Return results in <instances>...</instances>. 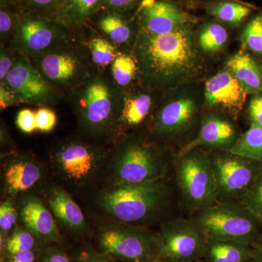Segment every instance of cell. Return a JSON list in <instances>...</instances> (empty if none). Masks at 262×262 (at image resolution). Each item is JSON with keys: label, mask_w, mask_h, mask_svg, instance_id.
Wrapping results in <instances>:
<instances>
[{"label": "cell", "mask_w": 262, "mask_h": 262, "mask_svg": "<svg viewBox=\"0 0 262 262\" xmlns=\"http://www.w3.org/2000/svg\"><path fill=\"white\" fill-rule=\"evenodd\" d=\"M31 61L50 83L66 93L83 82L94 67L87 46L73 42Z\"/></svg>", "instance_id": "cell-10"}, {"label": "cell", "mask_w": 262, "mask_h": 262, "mask_svg": "<svg viewBox=\"0 0 262 262\" xmlns=\"http://www.w3.org/2000/svg\"><path fill=\"white\" fill-rule=\"evenodd\" d=\"M46 201L52 213L67 230L80 237L88 234L89 227L83 213L67 191L51 187L46 193Z\"/></svg>", "instance_id": "cell-22"}, {"label": "cell", "mask_w": 262, "mask_h": 262, "mask_svg": "<svg viewBox=\"0 0 262 262\" xmlns=\"http://www.w3.org/2000/svg\"><path fill=\"white\" fill-rule=\"evenodd\" d=\"M142 1L143 0H104L103 9L129 15L134 11L136 13Z\"/></svg>", "instance_id": "cell-42"}, {"label": "cell", "mask_w": 262, "mask_h": 262, "mask_svg": "<svg viewBox=\"0 0 262 262\" xmlns=\"http://www.w3.org/2000/svg\"><path fill=\"white\" fill-rule=\"evenodd\" d=\"M161 96L162 93L141 82L123 91L113 140L117 142L127 136L146 133Z\"/></svg>", "instance_id": "cell-15"}, {"label": "cell", "mask_w": 262, "mask_h": 262, "mask_svg": "<svg viewBox=\"0 0 262 262\" xmlns=\"http://www.w3.org/2000/svg\"><path fill=\"white\" fill-rule=\"evenodd\" d=\"M204 112L201 83L168 90L162 94L146 134L178 155L195 139Z\"/></svg>", "instance_id": "cell-3"}, {"label": "cell", "mask_w": 262, "mask_h": 262, "mask_svg": "<svg viewBox=\"0 0 262 262\" xmlns=\"http://www.w3.org/2000/svg\"><path fill=\"white\" fill-rule=\"evenodd\" d=\"M173 175L187 216L216 203V181L208 151L195 148L177 155Z\"/></svg>", "instance_id": "cell-6"}, {"label": "cell", "mask_w": 262, "mask_h": 262, "mask_svg": "<svg viewBox=\"0 0 262 262\" xmlns=\"http://www.w3.org/2000/svg\"><path fill=\"white\" fill-rule=\"evenodd\" d=\"M158 262H159V261H158Z\"/></svg>", "instance_id": "cell-53"}, {"label": "cell", "mask_w": 262, "mask_h": 262, "mask_svg": "<svg viewBox=\"0 0 262 262\" xmlns=\"http://www.w3.org/2000/svg\"><path fill=\"white\" fill-rule=\"evenodd\" d=\"M205 12L229 28L242 27L258 9L241 0H211L203 3Z\"/></svg>", "instance_id": "cell-25"}, {"label": "cell", "mask_w": 262, "mask_h": 262, "mask_svg": "<svg viewBox=\"0 0 262 262\" xmlns=\"http://www.w3.org/2000/svg\"><path fill=\"white\" fill-rule=\"evenodd\" d=\"M1 262H5V261H2V260H1Z\"/></svg>", "instance_id": "cell-52"}, {"label": "cell", "mask_w": 262, "mask_h": 262, "mask_svg": "<svg viewBox=\"0 0 262 262\" xmlns=\"http://www.w3.org/2000/svg\"><path fill=\"white\" fill-rule=\"evenodd\" d=\"M203 94L205 111L224 114L237 121L249 96L225 67L205 80Z\"/></svg>", "instance_id": "cell-17"}, {"label": "cell", "mask_w": 262, "mask_h": 262, "mask_svg": "<svg viewBox=\"0 0 262 262\" xmlns=\"http://www.w3.org/2000/svg\"><path fill=\"white\" fill-rule=\"evenodd\" d=\"M216 181V202H241L262 173V161L230 151L209 153Z\"/></svg>", "instance_id": "cell-11"}, {"label": "cell", "mask_w": 262, "mask_h": 262, "mask_svg": "<svg viewBox=\"0 0 262 262\" xmlns=\"http://www.w3.org/2000/svg\"><path fill=\"white\" fill-rule=\"evenodd\" d=\"M18 217V213L10 201H5L0 206V227L1 232L9 236L8 232L13 228Z\"/></svg>", "instance_id": "cell-38"}, {"label": "cell", "mask_w": 262, "mask_h": 262, "mask_svg": "<svg viewBox=\"0 0 262 262\" xmlns=\"http://www.w3.org/2000/svg\"><path fill=\"white\" fill-rule=\"evenodd\" d=\"M43 248L35 236L27 227H16L8 236L4 250L1 252V258L15 253Z\"/></svg>", "instance_id": "cell-32"}, {"label": "cell", "mask_w": 262, "mask_h": 262, "mask_svg": "<svg viewBox=\"0 0 262 262\" xmlns=\"http://www.w3.org/2000/svg\"><path fill=\"white\" fill-rule=\"evenodd\" d=\"M19 215L25 227L35 236L42 248L64 244L54 215L37 196L27 194L24 196L19 208Z\"/></svg>", "instance_id": "cell-19"}, {"label": "cell", "mask_w": 262, "mask_h": 262, "mask_svg": "<svg viewBox=\"0 0 262 262\" xmlns=\"http://www.w3.org/2000/svg\"><path fill=\"white\" fill-rule=\"evenodd\" d=\"M38 262H72L70 254L59 245L43 248Z\"/></svg>", "instance_id": "cell-41"}, {"label": "cell", "mask_w": 262, "mask_h": 262, "mask_svg": "<svg viewBox=\"0 0 262 262\" xmlns=\"http://www.w3.org/2000/svg\"><path fill=\"white\" fill-rule=\"evenodd\" d=\"M208 1H211V0H208ZM208 1H207V2H208ZM205 3H206V2H205Z\"/></svg>", "instance_id": "cell-51"}, {"label": "cell", "mask_w": 262, "mask_h": 262, "mask_svg": "<svg viewBox=\"0 0 262 262\" xmlns=\"http://www.w3.org/2000/svg\"><path fill=\"white\" fill-rule=\"evenodd\" d=\"M250 95L262 93V59L244 48L229 56L225 66Z\"/></svg>", "instance_id": "cell-23"}, {"label": "cell", "mask_w": 262, "mask_h": 262, "mask_svg": "<svg viewBox=\"0 0 262 262\" xmlns=\"http://www.w3.org/2000/svg\"><path fill=\"white\" fill-rule=\"evenodd\" d=\"M0 84L13 91L21 103L39 106L56 104L63 93L41 75L30 58L19 53L13 68Z\"/></svg>", "instance_id": "cell-14"}, {"label": "cell", "mask_w": 262, "mask_h": 262, "mask_svg": "<svg viewBox=\"0 0 262 262\" xmlns=\"http://www.w3.org/2000/svg\"><path fill=\"white\" fill-rule=\"evenodd\" d=\"M42 176L37 160L27 155H18L5 160L3 167V186L8 195H16L34 187Z\"/></svg>", "instance_id": "cell-20"}, {"label": "cell", "mask_w": 262, "mask_h": 262, "mask_svg": "<svg viewBox=\"0 0 262 262\" xmlns=\"http://www.w3.org/2000/svg\"><path fill=\"white\" fill-rule=\"evenodd\" d=\"M241 47L262 59V10L258 8L241 29L237 37Z\"/></svg>", "instance_id": "cell-29"}, {"label": "cell", "mask_w": 262, "mask_h": 262, "mask_svg": "<svg viewBox=\"0 0 262 262\" xmlns=\"http://www.w3.org/2000/svg\"><path fill=\"white\" fill-rule=\"evenodd\" d=\"M106 156L107 151L102 146L67 140L53 149L51 161L62 178L73 184H82L96 175Z\"/></svg>", "instance_id": "cell-13"}, {"label": "cell", "mask_w": 262, "mask_h": 262, "mask_svg": "<svg viewBox=\"0 0 262 262\" xmlns=\"http://www.w3.org/2000/svg\"><path fill=\"white\" fill-rule=\"evenodd\" d=\"M237 120L224 114L205 111L199 132L179 154L200 148L208 153L215 151H231L241 134Z\"/></svg>", "instance_id": "cell-18"}, {"label": "cell", "mask_w": 262, "mask_h": 262, "mask_svg": "<svg viewBox=\"0 0 262 262\" xmlns=\"http://www.w3.org/2000/svg\"><path fill=\"white\" fill-rule=\"evenodd\" d=\"M18 53L10 46L2 44L0 47V83L4 82L5 78L13 68L16 61Z\"/></svg>", "instance_id": "cell-40"}, {"label": "cell", "mask_w": 262, "mask_h": 262, "mask_svg": "<svg viewBox=\"0 0 262 262\" xmlns=\"http://www.w3.org/2000/svg\"><path fill=\"white\" fill-rule=\"evenodd\" d=\"M179 1L184 4V3H192L194 0H179Z\"/></svg>", "instance_id": "cell-48"}, {"label": "cell", "mask_w": 262, "mask_h": 262, "mask_svg": "<svg viewBox=\"0 0 262 262\" xmlns=\"http://www.w3.org/2000/svg\"><path fill=\"white\" fill-rule=\"evenodd\" d=\"M78 128L92 140L113 139L120 117L123 90L114 82L110 67H94L83 82L67 93Z\"/></svg>", "instance_id": "cell-4"}, {"label": "cell", "mask_w": 262, "mask_h": 262, "mask_svg": "<svg viewBox=\"0 0 262 262\" xmlns=\"http://www.w3.org/2000/svg\"><path fill=\"white\" fill-rule=\"evenodd\" d=\"M21 103L20 100L9 89L0 84V107L1 110L10 107V106H16Z\"/></svg>", "instance_id": "cell-45"}, {"label": "cell", "mask_w": 262, "mask_h": 262, "mask_svg": "<svg viewBox=\"0 0 262 262\" xmlns=\"http://www.w3.org/2000/svg\"><path fill=\"white\" fill-rule=\"evenodd\" d=\"M42 249L43 248H39V249L15 253L8 257L1 258V260L5 262H38Z\"/></svg>", "instance_id": "cell-44"}, {"label": "cell", "mask_w": 262, "mask_h": 262, "mask_svg": "<svg viewBox=\"0 0 262 262\" xmlns=\"http://www.w3.org/2000/svg\"><path fill=\"white\" fill-rule=\"evenodd\" d=\"M243 114L248 126L262 127V93L248 96Z\"/></svg>", "instance_id": "cell-35"}, {"label": "cell", "mask_w": 262, "mask_h": 262, "mask_svg": "<svg viewBox=\"0 0 262 262\" xmlns=\"http://www.w3.org/2000/svg\"><path fill=\"white\" fill-rule=\"evenodd\" d=\"M72 262H118L107 255L99 252L94 245L84 244L70 253Z\"/></svg>", "instance_id": "cell-34"}, {"label": "cell", "mask_w": 262, "mask_h": 262, "mask_svg": "<svg viewBox=\"0 0 262 262\" xmlns=\"http://www.w3.org/2000/svg\"><path fill=\"white\" fill-rule=\"evenodd\" d=\"M96 29L103 37L113 43L120 51L132 53L138 34L135 20L129 15L102 9L95 15Z\"/></svg>", "instance_id": "cell-21"}, {"label": "cell", "mask_w": 262, "mask_h": 262, "mask_svg": "<svg viewBox=\"0 0 262 262\" xmlns=\"http://www.w3.org/2000/svg\"><path fill=\"white\" fill-rule=\"evenodd\" d=\"M18 10L8 7H0V37L2 44L11 42L16 27Z\"/></svg>", "instance_id": "cell-33"}, {"label": "cell", "mask_w": 262, "mask_h": 262, "mask_svg": "<svg viewBox=\"0 0 262 262\" xmlns=\"http://www.w3.org/2000/svg\"><path fill=\"white\" fill-rule=\"evenodd\" d=\"M262 222V173L246 198L241 201Z\"/></svg>", "instance_id": "cell-37"}, {"label": "cell", "mask_w": 262, "mask_h": 262, "mask_svg": "<svg viewBox=\"0 0 262 262\" xmlns=\"http://www.w3.org/2000/svg\"><path fill=\"white\" fill-rule=\"evenodd\" d=\"M228 28L211 17L198 23L196 42L203 56H214L225 51L229 41Z\"/></svg>", "instance_id": "cell-26"}, {"label": "cell", "mask_w": 262, "mask_h": 262, "mask_svg": "<svg viewBox=\"0 0 262 262\" xmlns=\"http://www.w3.org/2000/svg\"><path fill=\"white\" fill-rule=\"evenodd\" d=\"M103 7L104 0H61L51 18L75 32L85 27Z\"/></svg>", "instance_id": "cell-24"}, {"label": "cell", "mask_w": 262, "mask_h": 262, "mask_svg": "<svg viewBox=\"0 0 262 262\" xmlns=\"http://www.w3.org/2000/svg\"><path fill=\"white\" fill-rule=\"evenodd\" d=\"M73 34L56 20L18 10L14 34L8 46L32 59L73 42Z\"/></svg>", "instance_id": "cell-9"}, {"label": "cell", "mask_w": 262, "mask_h": 262, "mask_svg": "<svg viewBox=\"0 0 262 262\" xmlns=\"http://www.w3.org/2000/svg\"><path fill=\"white\" fill-rule=\"evenodd\" d=\"M190 216L208 238L230 239L253 248L262 239V222L241 202H216Z\"/></svg>", "instance_id": "cell-8"}, {"label": "cell", "mask_w": 262, "mask_h": 262, "mask_svg": "<svg viewBox=\"0 0 262 262\" xmlns=\"http://www.w3.org/2000/svg\"><path fill=\"white\" fill-rule=\"evenodd\" d=\"M94 247L118 262H158L160 238L158 230L114 222L98 227Z\"/></svg>", "instance_id": "cell-7"}, {"label": "cell", "mask_w": 262, "mask_h": 262, "mask_svg": "<svg viewBox=\"0 0 262 262\" xmlns=\"http://www.w3.org/2000/svg\"><path fill=\"white\" fill-rule=\"evenodd\" d=\"M246 262H258L257 260L254 257H253V256L252 257L250 258L248 260V261H246Z\"/></svg>", "instance_id": "cell-49"}, {"label": "cell", "mask_w": 262, "mask_h": 262, "mask_svg": "<svg viewBox=\"0 0 262 262\" xmlns=\"http://www.w3.org/2000/svg\"><path fill=\"white\" fill-rule=\"evenodd\" d=\"M253 256V247L230 239L208 238L203 258L206 262H246Z\"/></svg>", "instance_id": "cell-27"}, {"label": "cell", "mask_w": 262, "mask_h": 262, "mask_svg": "<svg viewBox=\"0 0 262 262\" xmlns=\"http://www.w3.org/2000/svg\"><path fill=\"white\" fill-rule=\"evenodd\" d=\"M230 151L262 161V127H248Z\"/></svg>", "instance_id": "cell-31"}, {"label": "cell", "mask_w": 262, "mask_h": 262, "mask_svg": "<svg viewBox=\"0 0 262 262\" xmlns=\"http://www.w3.org/2000/svg\"><path fill=\"white\" fill-rule=\"evenodd\" d=\"M253 256L258 262H262V239L253 248Z\"/></svg>", "instance_id": "cell-47"}, {"label": "cell", "mask_w": 262, "mask_h": 262, "mask_svg": "<svg viewBox=\"0 0 262 262\" xmlns=\"http://www.w3.org/2000/svg\"><path fill=\"white\" fill-rule=\"evenodd\" d=\"M24 1V0H0V7H8L20 9Z\"/></svg>", "instance_id": "cell-46"}, {"label": "cell", "mask_w": 262, "mask_h": 262, "mask_svg": "<svg viewBox=\"0 0 262 262\" xmlns=\"http://www.w3.org/2000/svg\"><path fill=\"white\" fill-rule=\"evenodd\" d=\"M98 203L115 222L148 228L187 216L173 173L154 182L112 184L101 193Z\"/></svg>", "instance_id": "cell-2"}, {"label": "cell", "mask_w": 262, "mask_h": 262, "mask_svg": "<svg viewBox=\"0 0 262 262\" xmlns=\"http://www.w3.org/2000/svg\"><path fill=\"white\" fill-rule=\"evenodd\" d=\"M61 0H24L19 10L42 15L51 18Z\"/></svg>", "instance_id": "cell-36"}, {"label": "cell", "mask_w": 262, "mask_h": 262, "mask_svg": "<svg viewBox=\"0 0 262 262\" xmlns=\"http://www.w3.org/2000/svg\"><path fill=\"white\" fill-rule=\"evenodd\" d=\"M133 18L138 31L155 35L170 34L201 21L179 0H144Z\"/></svg>", "instance_id": "cell-16"}, {"label": "cell", "mask_w": 262, "mask_h": 262, "mask_svg": "<svg viewBox=\"0 0 262 262\" xmlns=\"http://www.w3.org/2000/svg\"><path fill=\"white\" fill-rule=\"evenodd\" d=\"M110 71L114 82L123 91L141 82L139 64L131 52L120 51Z\"/></svg>", "instance_id": "cell-28"}, {"label": "cell", "mask_w": 262, "mask_h": 262, "mask_svg": "<svg viewBox=\"0 0 262 262\" xmlns=\"http://www.w3.org/2000/svg\"><path fill=\"white\" fill-rule=\"evenodd\" d=\"M116 143L111 163L113 184L154 182L173 173L177 153L160 145L146 133Z\"/></svg>", "instance_id": "cell-5"}, {"label": "cell", "mask_w": 262, "mask_h": 262, "mask_svg": "<svg viewBox=\"0 0 262 262\" xmlns=\"http://www.w3.org/2000/svg\"><path fill=\"white\" fill-rule=\"evenodd\" d=\"M16 126L25 134H32L37 130L35 112L30 108H23L19 111L15 118Z\"/></svg>", "instance_id": "cell-43"}, {"label": "cell", "mask_w": 262, "mask_h": 262, "mask_svg": "<svg viewBox=\"0 0 262 262\" xmlns=\"http://www.w3.org/2000/svg\"><path fill=\"white\" fill-rule=\"evenodd\" d=\"M198 24L165 35L138 31L132 53L139 64L141 83L163 94L202 82L207 66L196 42Z\"/></svg>", "instance_id": "cell-1"}, {"label": "cell", "mask_w": 262, "mask_h": 262, "mask_svg": "<svg viewBox=\"0 0 262 262\" xmlns=\"http://www.w3.org/2000/svg\"><path fill=\"white\" fill-rule=\"evenodd\" d=\"M159 262H198L203 258L208 237L192 216H183L158 227Z\"/></svg>", "instance_id": "cell-12"}, {"label": "cell", "mask_w": 262, "mask_h": 262, "mask_svg": "<svg viewBox=\"0 0 262 262\" xmlns=\"http://www.w3.org/2000/svg\"><path fill=\"white\" fill-rule=\"evenodd\" d=\"M35 115L37 130L44 133L51 132L56 127V114L51 108L42 106L35 112Z\"/></svg>", "instance_id": "cell-39"}, {"label": "cell", "mask_w": 262, "mask_h": 262, "mask_svg": "<svg viewBox=\"0 0 262 262\" xmlns=\"http://www.w3.org/2000/svg\"><path fill=\"white\" fill-rule=\"evenodd\" d=\"M86 46L93 63L98 68H108L120 52L113 42L101 34L90 36Z\"/></svg>", "instance_id": "cell-30"}, {"label": "cell", "mask_w": 262, "mask_h": 262, "mask_svg": "<svg viewBox=\"0 0 262 262\" xmlns=\"http://www.w3.org/2000/svg\"><path fill=\"white\" fill-rule=\"evenodd\" d=\"M198 262H206V261H205L204 260H203V259H201V260H200V261H198Z\"/></svg>", "instance_id": "cell-50"}]
</instances>
